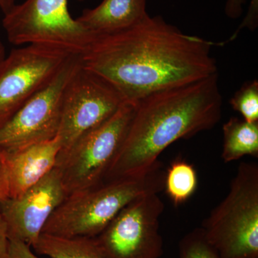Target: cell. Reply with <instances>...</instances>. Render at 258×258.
<instances>
[{
	"label": "cell",
	"instance_id": "9c48e42d",
	"mask_svg": "<svg viewBox=\"0 0 258 258\" xmlns=\"http://www.w3.org/2000/svg\"><path fill=\"white\" fill-rule=\"evenodd\" d=\"M164 204L159 194L131 202L95 237L106 258H161L164 241L160 217Z\"/></svg>",
	"mask_w": 258,
	"mask_h": 258
},
{
	"label": "cell",
	"instance_id": "cb8c5ba5",
	"mask_svg": "<svg viewBox=\"0 0 258 258\" xmlns=\"http://www.w3.org/2000/svg\"><path fill=\"white\" fill-rule=\"evenodd\" d=\"M16 4L17 0H0V9L6 14Z\"/></svg>",
	"mask_w": 258,
	"mask_h": 258
},
{
	"label": "cell",
	"instance_id": "5b68a950",
	"mask_svg": "<svg viewBox=\"0 0 258 258\" xmlns=\"http://www.w3.org/2000/svg\"><path fill=\"white\" fill-rule=\"evenodd\" d=\"M135 108L136 103L126 102L109 119L60 151L55 168L67 196L103 183L124 142Z\"/></svg>",
	"mask_w": 258,
	"mask_h": 258
},
{
	"label": "cell",
	"instance_id": "52a82bcc",
	"mask_svg": "<svg viewBox=\"0 0 258 258\" xmlns=\"http://www.w3.org/2000/svg\"><path fill=\"white\" fill-rule=\"evenodd\" d=\"M80 64V55L71 56L45 87L0 123V152H13L57 137L62 93Z\"/></svg>",
	"mask_w": 258,
	"mask_h": 258
},
{
	"label": "cell",
	"instance_id": "44dd1931",
	"mask_svg": "<svg viewBox=\"0 0 258 258\" xmlns=\"http://www.w3.org/2000/svg\"><path fill=\"white\" fill-rule=\"evenodd\" d=\"M0 258L10 257V239L6 224L0 214Z\"/></svg>",
	"mask_w": 258,
	"mask_h": 258
},
{
	"label": "cell",
	"instance_id": "484cf974",
	"mask_svg": "<svg viewBox=\"0 0 258 258\" xmlns=\"http://www.w3.org/2000/svg\"><path fill=\"white\" fill-rule=\"evenodd\" d=\"M78 1H79V2H83V1H85V0H78Z\"/></svg>",
	"mask_w": 258,
	"mask_h": 258
},
{
	"label": "cell",
	"instance_id": "7a4b0ae2",
	"mask_svg": "<svg viewBox=\"0 0 258 258\" xmlns=\"http://www.w3.org/2000/svg\"><path fill=\"white\" fill-rule=\"evenodd\" d=\"M222 106L217 74L139 100L103 182L144 174L171 144L215 126L221 119Z\"/></svg>",
	"mask_w": 258,
	"mask_h": 258
},
{
	"label": "cell",
	"instance_id": "d6986e66",
	"mask_svg": "<svg viewBox=\"0 0 258 258\" xmlns=\"http://www.w3.org/2000/svg\"><path fill=\"white\" fill-rule=\"evenodd\" d=\"M258 25V0H250L249 3L248 10H247V14L244 17V20H242V23L240 24L239 28L236 30L235 33L231 36L228 40L220 43V45H223L227 44V42L232 41L235 40L236 37L238 35L239 32L241 30L244 28H247L251 31H253L257 28Z\"/></svg>",
	"mask_w": 258,
	"mask_h": 258
},
{
	"label": "cell",
	"instance_id": "6da1fadb",
	"mask_svg": "<svg viewBox=\"0 0 258 258\" xmlns=\"http://www.w3.org/2000/svg\"><path fill=\"white\" fill-rule=\"evenodd\" d=\"M214 42L187 35L161 16L146 15L121 31L96 35L83 67L116 88L127 103L217 74Z\"/></svg>",
	"mask_w": 258,
	"mask_h": 258
},
{
	"label": "cell",
	"instance_id": "5bb4252c",
	"mask_svg": "<svg viewBox=\"0 0 258 258\" xmlns=\"http://www.w3.org/2000/svg\"><path fill=\"white\" fill-rule=\"evenodd\" d=\"M222 131L224 162H233L245 156L258 157V122L249 123L232 117L223 125Z\"/></svg>",
	"mask_w": 258,
	"mask_h": 258
},
{
	"label": "cell",
	"instance_id": "8992f818",
	"mask_svg": "<svg viewBox=\"0 0 258 258\" xmlns=\"http://www.w3.org/2000/svg\"><path fill=\"white\" fill-rule=\"evenodd\" d=\"M3 26L10 43L40 45L81 55L96 35L73 18L69 0H25L4 14Z\"/></svg>",
	"mask_w": 258,
	"mask_h": 258
},
{
	"label": "cell",
	"instance_id": "7c38bea8",
	"mask_svg": "<svg viewBox=\"0 0 258 258\" xmlns=\"http://www.w3.org/2000/svg\"><path fill=\"white\" fill-rule=\"evenodd\" d=\"M62 149L58 136L50 140L3 153L8 176V198H16L36 184L57 164Z\"/></svg>",
	"mask_w": 258,
	"mask_h": 258
},
{
	"label": "cell",
	"instance_id": "ac0fdd59",
	"mask_svg": "<svg viewBox=\"0 0 258 258\" xmlns=\"http://www.w3.org/2000/svg\"><path fill=\"white\" fill-rule=\"evenodd\" d=\"M179 258H219L200 227L188 232L179 241Z\"/></svg>",
	"mask_w": 258,
	"mask_h": 258
},
{
	"label": "cell",
	"instance_id": "4fadbf2b",
	"mask_svg": "<svg viewBox=\"0 0 258 258\" xmlns=\"http://www.w3.org/2000/svg\"><path fill=\"white\" fill-rule=\"evenodd\" d=\"M147 0H103L93 9L83 10L76 18L95 35L121 31L133 26L148 15Z\"/></svg>",
	"mask_w": 258,
	"mask_h": 258
},
{
	"label": "cell",
	"instance_id": "9a60e30c",
	"mask_svg": "<svg viewBox=\"0 0 258 258\" xmlns=\"http://www.w3.org/2000/svg\"><path fill=\"white\" fill-rule=\"evenodd\" d=\"M31 248L50 258H106L95 237H62L42 233Z\"/></svg>",
	"mask_w": 258,
	"mask_h": 258
},
{
	"label": "cell",
	"instance_id": "30bf717a",
	"mask_svg": "<svg viewBox=\"0 0 258 258\" xmlns=\"http://www.w3.org/2000/svg\"><path fill=\"white\" fill-rule=\"evenodd\" d=\"M72 55L40 45H24L6 55L0 66V123L45 87Z\"/></svg>",
	"mask_w": 258,
	"mask_h": 258
},
{
	"label": "cell",
	"instance_id": "7402d4cb",
	"mask_svg": "<svg viewBox=\"0 0 258 258\" xmlns=\"http://www.w3.org/2000/svg\"><path fill=\"white\" fill-rule=\"evenodd\" d=\"M9 197L8 176L4 156L0 152V203Z\"/></svg>",
	"mask_w": 258,
	"mask_h": 258
},
{
	"label": "cell",
	"instance_id": "d4e9b609",
	"mask_svg": "<svg viewBox=\"0 0 258 258\" xmlns=\"http://www.w3.org/2000/svg\"><path fill=\"white\" fill-rule=\"evenodd\" d=\"M5 57H6V52H5L4 42H3V39L0 36V66L3 63Z\"/></svg>",
	"mask_w": 258,
	"mask_h": 258
},
{
	"label": "cell",
	"instance_id": "3957f363",
	"mask_svg": "<svg viewBox=\"0 0 258 258\" xmlns=\"http://www.w3.org/2000/svg\"><path fill=\"white\" fill-rule=\"evenodd\" d=\"M166 170L159 160L140 175L103 182L68 195L42 233L62 237H96L131 202L164 191Z\"/></svg>",
	"mask_w": 258,
	"mask_h": 258
},
{
	"label": "cell",
	"instance_id": "277c9868",
	"mask_svg": "<svg viewBox=\"0 0 258 258\" xmlns=\"http://www.w3.org/2000/svg\"><path fill=\"white\" fill-rule=\"evenodd\" d=\"M200 228L219 258H258V165L242 162Z\"/></svg>",
	"mask_w": 258,
	"mask_h": 258
},
{
	"label": "cell",
	"instance_id": "603a6c76",
	"mask_svg": "<svg viewBox=\"0 0 258 258\" xmlns=\"http://www.w3.org/2000/svg\"><path fill=\"white\" fill-rule=\"evenodd\" d=\"M246 0H227L225 12L228 18L237 19L242 14V6L245 4Z\"/></svg>",
	"mask_w": 258,
	"mask_h": 258
},
{
	"label": "cell",
	"instance_id": "ba28073f",
	"mask_svg": "<svg viewBox=\"0 0 258 258\" xmlns=\"http://www.w3.org/2000/svg\"><path fill=\"white\" fill-rule=\"evenodd\" d=\"M126 103L111 83L79 66L62 93L58 136L67 149L85 134L99 126Z\"/></svg>",
	"mask_w": 258,
	"mask_h": 258
},
{
	"label": "cell",
	"instance_id": "e0dca14e",
	"mask_svg": "<svg viewBox=\"0 0 258 258\" xmlns=\"http://www.w3.org/2000/svg\"><path fill=\"white\" fill-rule=\"evenodd\" d=\"M232 109L238 112L242 119L249 123L258 122V82L257 80L244 83L231 98Z\"/></svg>",
	"mask_w": 258,
	"mask_h": 258
},
{
	"label": "cell",
	"instance_id": "2e32d148",
	"mask_svg": "<svg viewBox=\"0 0 258 258\" xmlns=\"http://www.w3.org/2000/svg\"><path fill=\"white\" fill-rule=\"evenodd\" d=\"M198 185L195 167L181 158L173 161L166 170L164 190L176 206L186 203L196 191Z\"/></svg>",
	"mask_w": 258,
	"mask_h": 258
},
{
	"label": "cell",
	"instance_id": "8fae6325",
	"mask_svg": "<svg viewBox=\"0 0 258 258\" xmlns=\"http://www.w3.org/2000/svg\"><path fill=\"white\" fill-rule=\"evenodd\" d=\"M66 197L60 174L55 168L20 196L3 200L0 214L10 240L21 241L32 247Z\"/></svg>",
	"mask_w": 258,
	"mask_h": 258
},
{
	"label": "cell",
	"instance_id": "ffe728a7",
	"mask_svg": "<svg viewBox=\"0 0 258 258\" xmlns=\"http://www.w3.org/2000/svg\"><path fill=\"white\" fill-rule=\"evenodd\" d=\"M10 258H41L32 252L31 247L21 241L10 240Z\"/></svg>",
	"mask_w": 258,
	"mask_h": 258
}]
</instances>
